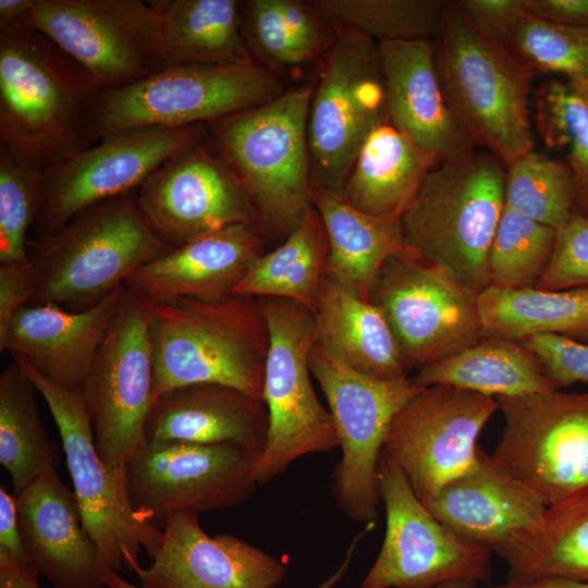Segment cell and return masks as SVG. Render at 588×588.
Masks as SVG:
<instances>
[{
	"mask_svg": "<svg viewBox=\"0 0 588 588\" xmlns=\"http://www.w3.org/2000/svg\"><path fill=\"white\" fill-rule=\"evenodd\" d=\"M99 89L35 27L0 34V145L45 170L94 144Z\"/></svg>",
	"mask_w": 588,
	"mask_h": 588,
	"instance_id": "cell-1",
	"label": "cell"
},
{
	"mask_svg": "<svg viewBox=\"0 0 588 588\" xmlns=\"http://www.w3.org/2000/svg\"><path fill=\"white\" fill-rule=\"evenodd\" d=\"M172 249L145 221L136 191L96 203L56 233L28 241L37 281L30 305L87 310Z\"/></svg>",
	"mask_w": 588,
	"mask_h": 588,
	"instance_id": "cell-2",
	"label": "cell"
},
{
	"mask_svg": "<svg viewBox=\"0 0 588 588\" xmlns=\"http://www.w3.org/2000/svg\"><path fill=\"white\" fill-rule=\"evenodd\" d=\"M148 309L157 399L184 385L220 383L262 400L269 329L257 298H177Z\"/></svg>",
	"mask_w": 588,
	"mask_h": 588,
	"instance_id": "cell-3",
	"label": "cell"
},
{
	"mask_svg": "<svg viewBox=\"0 0 588 588\" xmlns=\"http://www.w3.org/2000/svg\"><path fill=\"white\" fill-rule=\"evenodd\" d=\"M505 207V171L491 154L436 164L401 217L405 246L479 295Z\"/></svg>",
	"mask_w": 588,
	"mask_h": 588,
	"instance_id": "cell-4",
	"label": "cell"
},
{
	"mask_svg": "<svg viewBox=\"0 0 588 588\" xmlns=\"http://www.w3.org/2000/svg\"><path fill=\"white\" fill-rule=\"evenodd\" d=\"M314 84L211 124L212 144L248 194L258 223L286 236L314 208L307 124Z\"/></svg>",
	"mask_w": 588,
	"mask_h": 588,
	"instance_id": "cell-5",
	"label": "cell"
},
{
	"mask_svg": "<svg viewBox=\"0 0 588 588\" xmlns=\"http://www.w3.org/2000/svg\"><path fill=\"white\" fill-rule=\"evenodd\" d=\"M445 94L471 137L506 167L534 150L529 91L535 74L445 1L434 38Z\"/></svg>",
	"mask_w": 588,
	"mask_h": 588,
	"instance_id": "cell-6",
	"label": "cell"
},
{
	"mask_svg": "<svg viewBox=\"0 0 588 588\" xmlns=\"http://www.w3.org/2000/svg\"><path fill=\"white\" fill-rule=\"evenodd\" d=\"M283 91L275 74L257 62L168 66L134 84L99 91L91 135L97 143L136 126L209 125Z\"/></svg>",
	"mask_w": 588,
	"mask_h": 588,
	"instance_id": "cell-7",
	"label": "cell"
},
{
	"mask_svg": "<svg viewBox=\"0 0 588 588\" xmlns=\"http://www.w3.org/2000/svg\"><path fill=\"white\" fill-rule=\"evenodd\" d=\"M45 400L59 429L83 525L107 568L136 573L139 554L158 551L163 530L140 519L127 492L125 466L108 465L94 440L89 413L81 392L64 389L13 355Z\"/></svg>",
	"mask_w": 588,
	"mask_h": 588,
	"instance_id": "cell-8",
	"label": "cell"
},
{
	"mask_svg": "<svg viewBox=\"0 0 588 588\" xmlns=\"http://www.w3.org/2000/svg\"><path fill=\"white\" fill-rule=\"evenodd\" d=\"M257 302L269 329L262 392L269 427L256 467L258 485H266L298 458L338 448L339 438L310 379L309 356L316 344L313 309L282 298Z\"/></svg>",
	"mask_w": 588,
	"mask_h": 588,
	"instance_id": "cell-9",
	"label": "cell"
},
{
	"mask_svg": "<svg viewBox=\"0 0 588 588\" xmlns=\"http://www.w3.org/2000/svg\"><path fill=\"white\" fill-rule=\"evenodd\" d=\"M309 368L328 402L342 451L333 471L335 505L352 522L375 525L381 502L377 468L387 431L422 388L409 377L382 380L364 375L318 344L310 353Z\"/></svg>",
	"mask_w": 588,
	"mask_h": 588,
	"instance_id": "cell-10",
	"label": "cell"
},
{
	"mask_svg": "<svg viewBox=\"0 0 588 588\" xmlns=\"http://www.w3.org/2000/svg\"><path fill=\"white\" fill-rule=\"evenodd\" d=\"M339 30L314 85L307 136L313 187L341 195L366 139L388 119L378 44Z\"/></svg>",
	"mask_w": 588,
	"mask_h": 588,
	"instance_id": "cell-11",
	"label": "cell"
},
{
	"mask_svg": "<svg viewBox=\"0 0 588 588\" xmlns=\"http://www.w3.org/2000/svg\"><path fill=\"white\" fill-rule=\"evenodd\" d=\"M377 486L385 510V532L359 588H437L458 580L492 581V551L436 518L383 451Z\"/></svg>",
	"mask_w": 588,
	"mask_h": 588,
	"instance_id": "cell-12",
	"label": "cell"
},
{
	"mask_svg": "<svg viewBox=\"0 0 588 588\" xmlns=\"http://www.w3.org/2000/svg\"><path fill=\"white\" fill-rule=\"evenodd\" d=\"M478 295L408 248L378 270L368 296L383 315L407 372L481 336Z\"/></svg>",
	"mask_w": 588,
	"mask_h": 588,
	"instance_id": "cell-13",
	"label": "cell"
},
{
	"mask_svg": "<svg viewBox=\"0 0 588 588\" xmlns=\"http://www.w3.org/2000/svg\"><path fill=\"white\" fill-rule=\"evenodd\" d=\"M81 394L100 457L125 466L146 441L157 400L148 304L126 289Z\"/></svg>",
	"mask_w": 588,
	"mask_h": 588,
	"instance_id": "cell-14",
	"label": "cell"
},
{
	"mask_svg": "<svg viewBox=\"0 0 588 588\" xmlns=\"http://www.w3.org/2000/svg\"><path fill=\"white\" fill-rule=\"evenodd\" d=\"M504 417L492 456L547 507L588 488V392L495 397Z\"/></svg>",
	"mask_w": 588,
	"mask_h": 588,
	"instance_id": "cell-15",
	"label": "cell"
},
{
	"mask_svg": "<svg viewBox=\"0 0 588 588\" xmlns=\"http://www.w3.org/2000/svg\"><path fill=\"white\" fill-rule=\"evenodd\" d=\"M33 21L100 91L161 69L159 22L148 1L34 0Z\"/></svg>",
	"mask_w": 588,
	"mask_h": 588,
	"instance_id": "cell-16",
	"label": "cell"
},
{
	"mask_svg": "<svg viewBox=\"0 0 588 588\" xmlns=\"http://www.w3.org/2000/svg\"><path fill=\"white\" fill-rule=\"evenodd\" d=\"M259 457L233 444L146 440L125 464L130 501L152 525L181 511L238 505L258 486Z\"/></svg>",
	"mask_w": 588,
	"mask_h": 588,
	"instance_id": "cell-17",
	"label": "cell"
},
{
	"mask_svg": "<svg viewBox=\"0 0 588 588\" xmlns=\"http://www.w3.org/2000/svg\"><path fill=\"white\" fill-rule=\"evenodd\" d=\"M207 124L136 126L110 133L73 158L42 170L36 237L59 231L83 209L132 193L168 159L205 140Z\"/></svg>",
	"mask_w": 588,
	"mask_h": 588,
	"instance_id": "cell-18",
	"label": "cell"
},
{
	"mask_svg": "<svg viewBox=\"0 0 588 588\" xmlns=\"http://www.w3.org/2000/svg\"><path fill=\"white\" fill-rule=\"evenodd\" d=\"M498 409L495 397L452 385L425 387L392 419L383 452L425 503L475 463L479 434Z\"/></svg>",
	"mask_w": 588,
	"mask_h": 588,
	"instance_id": "cell-19",
	"label": "cell"
},
{
	"mask_svg": "<svg viewBox=\"0 0 588 588\" xmlns=\"http://www.w3.org/2000/svg\"><path fill=\"white\" fill-rule=\"evenodd\" d=\"M201 140L170 159L136 191L142 216L175 248L238 223H258L253 203L216 148Z\"/></svg>",
	"mask_w": 588,
	"mask_h": 588,
	"instance_id": "cell-20",
	"label": "cell"
},
{
	"mask_svg": "<svg viewBox=\"0 0 588 588\" xmlns=\"http://www.w3.org/2000/svg\"><path fill=\"white\" fill-rule=\"evenodd\" d=\"M197 515L166 519L151 563L135 573L142 588H274L285 578L280 560L233 535L209 536Z\"/></svg>",
	"mask_w": 588,
	"mask_h": 588,
	"instance_id": "cell-21",
	"label": "cell"
},
{
	"mask_svg": "<svg viewBox=\"0 0 588 588\" xmlns=\"http://www.w3.org/2000/svg\"><path fill=\"white\" fill-rule=\"evenodd\" d=\"M388 121L438 163L465 158L475 144L440 78L432 39L378 42Z\"/></svg>",
	"mask_w": 588,
	"mask_h": 588,
	"instance_id": "cell-22",
	"label": "cell"
},
{
	"mask_svg": "<svg viewBox=\"0 0 588 588\" xmlns=\"http://www.w3.org/2000/svg\"><path fill=\"white\" fill-rule=\"evenodd\" d=\"M424 504L454 532L497 554L539 527L548 509L480 446L475 463Z\"/></svg>",
	"mask_w": 588,
	"mask_h": 588,
	"instance_id": "cell-23",
	"label": "cell"
},
{
	"mask_svg": "<svg viewBox=\"0 0 588 588\" xmlns=\"http://www.w3.org/2000/svg\"><path fill=\"white\" fill-rule=\"evenodd\" d=\"M28 564L54 588H107V566L86 531L75 493L50 474L13 493Z\"/></svg>",
	"mask_w": 588,
	"mask_h": 588,
	"instance_id": "cell-24",
	"label": "cell"
},
{
	"mask_svg": "<svg viewBox=\"0 0 588 588\" xmlns=\"http://www.w3.org/2000/svg\"><path fill=\"white\" fill-rule=\"evenodd\" d=\"M264 242L256 224L238 223L198 236L136 270L126 290L147 304L232 295Z\"/></svg>",
	"mask_w": 588,
	"mask_h": 588,
	"instance_id": "cell-25",
	"label": "cell"
},
{
	"mask_svg": "<svg viewBox=\"0 0 588 588\" xmlns=\"http://www.w3.org/2000/svg\"><path fill=\"white\" fill-rule=\"evenodd\" d=\"M124 291V286L115 290L84 311L26 306L12 319L0 351L22 357L54 384L81 392Z\"/></svg>",
	"mask_w": 588,
	"mask_h": 588,
	"instance_id": "cell-26",
	"label": "cell"
},
{
	"mask_svg": "<svg viewBox=\"0 0 588 588\" xmlns=\"http://www.w3.org/2000/svg\"><path fill=\"white\" fill-rule=\"evenodd\" d=\"M262 400L220 383H197L160 395L148 417L146 440L233 444L261 455L268 437Z\"/></svg>",
	"mask_w": 588,
	"mask_h": 588,
	"instance_id": "cell-27",
	"label": "cell"
},
{
	"mask_svg": "<svg viewBox=\"0 0 588 588\" xmlns=\"http://www.w3.org/2000/svg\"><path fill=\"white\" fill-rule=\"evenodd\" d=\"M316 344L348 367L373 378L408 377L382 313L326 274L313 308Z\"/></svg>",
	"mask_w": 588,
	"mask_h": 588,
	"instance_id": "cell-28",
	"label": "cell"
},
{
	"mask_svg": "<svg viewBox=\"0 0 588 588\" xmlns=\"http://www.w3.org/2000/svg\"><path fill=\"white\" fill-rule=\"evenodd\" d=\"M311 203L328 238L327 274L368 302L372 281L382 264L394 253L407 248L401 219L367 215L342 195L313 187Z\"/></svg>",
	"mask_w": 588,
	"mask_h": 588,
	"instance_id": "cell-29",
	"label": "cell"
},
{
	"mask_svg": "<svg viewBox=\"0 0 588 588\" xmlns=\"http://www.w3.org/2000/svg\"><path fill=\"white\" fill-rule=\"evenodd\" d=\"M436 164L387 120L366 139L341 195L367 215L401 219Z\"/></svg>",
	"mask_w": 588,
	"mask_h": 588,
	"instance_id": "cell-30",
	"label": "cell"
},
{
	"mask_svg": "<svg viewBox=\"0 0 588 588\" xmlns=\"http://www.w3.org/2000/svg\"><path fill=\"white\" fill-rule=\"evenodd\" d=\"M158 16L161 69L255 62L235 0H149ZM160 69V70H161Z\"/></svg>",
	"mask_w": 588,
	"mask_h": 588,
	"instance_id": "cell-31",
	"label": "cell"
},
{
	"mask_svg": "<svg viewBox=\"0 0 588 588\" xmlns=\"http://www.w3.org/2000/svg\"><path fill=\"white\" fill-rule=\"evenodd\" d=\"M412 379L421 388L452 385L491 397L559 390L520 342L489 336L420 368Z\"/></svg>",
	"mask_w": 588,
	"mask_h": 588,
	"instance_id": "cell-32",
	"label": "cell"
},
{
	"mask_svg": "<svg viewBox=\"0 0 588 588\" xmlns=\"http://www.w3.org/2000/svg\"><path fill=\"white\" fill-rule=\"evenodd\" d=\"M509 583L539 578L588 581V488L547 509L542 523L499 554Z\"/></svg>",
	"mask_w": 588,
	"mask_h": 588,
	"instance_id": "cell-33",
	"label": "cell"
},
{
	"mask_svg": "<svg viewBox=\"0 0 588 588\" xmlns=\"http://www.w3.org/2000/svg\"><path fill=\"white\" fill-rule=\"evenodd\" d=\"M477 303L482 336L522 342L555 334L588 344V286L544 291L490 285Z\"/></svg>",
	"mask_w": 588,
	"mask_h": 588,
	"instance_id": "cell-34",
	"label": "cell"
},
{
	"mask_svg": "<svg viewBox=\"0 0 588 588\" xmlns=\"http://www.w3.org/2000/svg\"><path fill=\"white\" fill-rule=\"evenodd\" d=\"M328 254L326 230L313 208L282 245L254 261L233 294L282 298L313 309L327 274Z\"/></svg>",
	"mask_w": 588,
	"mask_h": 588,
	"instance_id": "cell-35",
	"label": "cell"
},
{
	"mask_svg": "<svg viewBox=\"0 0 588 588\" xmlns=\"http://www.w3.org/2000/svg\"><path fill=\"white\" fill-rule=\"evenodd\" d=\"M36 387L13 360L0 375V463L14 493L57 473L59 452L48 437L36 402Z\"/></svg>",
	"mask_w": 588,
	"mask_h": 588,
	"instance_id": "cell-36",
	"label": "cell"
},
{
	"mask_svg": "<svg viewBox=\"0 0 588 588\" xmlns=\"http://www.w3.org/2000/svg\"><path fill=\"white\" fill-rule=\"evenodd\" d=\"M242 32L249 50L279 66H296L319 54L326 20L311 4L296 0L241 2Z\"/></svg>",
	"mask_w": 588,
	"mask_h": 588,
	"instance_id": "cell-37",
	"label": "cell"
},
{
	"mask_svg": "<svg viewBox=\"0 0 588 588\" xmlns=\"http://www.w3.org/2000/svg\"><path fill=\"white\" fill-rule=\"evenodd\" d=\"M534 120L544 146L560 151L575 192L576 212L588 218V94L552 77L535 90Z\"/></svg>",
	"mask_w": 588,
	"mask_h": 588,
	"instance_id": "cell-38",
	"label": "cell"
},
{
	"mask_svg": "<svg viewBox=\"0 0 588 588\" xmlns=\"http://www.w3.org/2000/svg\"><path fill=\"white\" fill-rule=\"evenodd\" d=\"M445 1L438 0H314L310 4L329 22L382 41L433 39Z\"/></svg>",
	"mask_w": 588,
	"mask_h": 588,
	"instance_id": "cell-39",
	"label": "cell"
},
{
	"mask_svg": "<svg viewBox=\"0 0 588 588\" xmlns=\"http://www.w3.org/2000/svg\"><path fill=\"white\" fill-rule=\"evenodd\" d=\"M505 205L560 231L576 212L567 164L536 150L523 155L505 171Z\"/></svg>",
	"mask_w": 588,
	"mask_h": 588,
	"instance_id": "cell-40",
	"label": "cell"
},
{
	"mask_svg": "<svg viewBox=\"0 0 588 588\" xmlns=\"http://www.w3.org/2000/svg\"><path fill=\"white\" fill-rule=\"evenodd\" d=\"M558 231L505 205L489 254L490 285L536 287L553 255Z\"/></svg>",
	"mask_w": 588,
	"mask_h": 588,
	"instance_id": "cell-41",
	"label": "cell"
},
{
	"mask_svg": "<svg viewBox=\"0 0 588 588\" xmlns=\"http://www.w3.org/2000/svg\"><path fill=\"white\" fill-rule=\"evenodd\" d=\"M509 48L534 74H556L588 94V27L554 24L525 13L512 29Z\"/></svg>",
	"mask_w": 588,
	"mask_h": 588,
	"instance_id": "cell-42",
	"label": "cell"
},
{
	"mask_svg": "<svg viewBox=\"0 0 588 588\" xmlns=\"http://www.w3.org/2000/svg\"><path fill=\"white\" fill-rule=\"evenodd\" d=\"M42 204V170L0 145V265L29 261L27 233Z\"/></svg>",
	"mask_w": 588,
	"mask_h": 588,
	"instance_id": "cell-43",
	"label": "cell"
},
{
	"mask_svg": "<svg viewBox=\"0 0 588 588\" xmlns=\"http://www.w3.org/2000/svg\"><path fill=\"white\" fill-rule=\"evenodd\" d=\"M588 286V218L575 212L558 231L551 260L536 289L560 291Z\"/></svg>",
	"mask_w": 588,
	"mask_h": 588,
	"instance_id": "cell-44",
	"label": "cell"
},
{
	"mask_svg": "<svg viewBox=\"0 0 588 588\" xmlns=\"http://www.w3.org/2000/svg\"><path fill=\"white\" fill-rule=\"evenodd\" d=\"M520 343L538 358L556 389L588 383V344L555 334H537Z\"/></svg>",
	"mask_w": 588,
	"mask_h": 588,
	"instance_id": "cell-45",
	"label": "cell"
},
{
	"mask_svg": "<svg viewBox=\"0 0 588 588\" xmlns=\"http://www.w3.org/2000/svg\"><path fill=\"white\" fill-rule=\"evenodd\" d=\"M465 17L485 37L509 48L512 29L527 13L525 0H458L454 1Z\"/></svg>",
	"mask_w": 588,
	"mask_h": 588,
	"instance_id": "cell-46",
	"label": "cell"
},
{
	"mask_svg": "<svg viewBox=\"0 0 588 588\" xmlns=\"http://www.w3.org/2000/svg\"><path fill=\"white\" fill-rule=\"evenodd\" d=\"M36 289V274L30 261L0 265V341L14 316L30 305Z\"/></svg>",
	"mask_w": 588,
	"mask_h": 588,
	"instance_id": "cell-47",
	"label": "cell"
},
{
	"mask_svg": "<svg viewBox=\"0 0 588 588\" xmlns=\"http://www.w3.org/2000/svg\"><path fill=\"white\" fill-rule=\"evenodd\" d=\"M527 14L550 23L588 27V0H525Z\"/></svg>",
	"mask_w": 588,
	"mask_h": 588,
	"instance_id": "cell-48",
	"label": "cell"
},
{
	"mask_svg": "<svg viewBox=\"0 0 588 588\" xmlns=\"http://www.w3.org/2000/svg\"><path fill=\"white\" fill-rule=\"evenodd\" d=\"M0 560L27 562L17 519L14 494L0 487Z\"/></svg>",
	"mask_w": 588,
	"mask_h": 588,
	"instance_id": "cell-49",
	"label": "cell"
},
{
	"mask_svg": "<svg viewBox=\"0 0 588 588\" xmlns=\"http://www.w3.org/2000/svg\"><path fill=\"white\" fill-rule=\"evenodd\" d=\"M34 0H0V34L35 27Z\"/></svg>",
	"mask_w": 588,
	"mask_h": 588,
	"instance_id": "cell-50",
	"label": "cell"
},
{
	"mask_svg": "<svg viewBox=\"0 0 588 588\" xmlns=\"http://www.w3.org/2000/svg\"><path fill=\"white\" fill-rule=\"evenodd\" d=\"M38 576L27 562L0 560V588H41Z\"/></svg>",
	"mask_w": 588,
	"mask_h": 588,
	"instance_id": "cell-51",
	"label": "cell"
},
{
	"mask_svg": "<svg viewBox=\"0 0 588 588\" xmlns=\"http://www.w3.org/2000/svg\"><path fill=\"white\" fill-rule=\"evenodd\" d=\"M358 539H354L352 546L350 547L346 558L339 569L330 576L326 581L320 584L315 588H333L345 575L346 569L353 559V553L356 549ZM107 588H142L140 586L134 585L125 580L119 573L107 569Z\"/></svg>",
	"mask_w": 588,
	"mask_h": 588,
	"instance_id": "cell-52",
	"label": "cell"
},
{
	"mask_svg": "<svg viewBox=\"0 0 588 588\" xmlns=\"http://www.w3.org/2000/svg\"><path fill=\"white\" fill-rule=\"evenodd\" d=\"M492 588H588V581L565 578H539L526 583L492 584Z\"/></svg>",
	"mask_w": 588,
	"mask_h": 588,
	"instance_id": "cell-53",
	"label": "cell"
},
{
	"mask_svg": "<svg viewBox=\"0 0 588 588\" xmlns=\"http://www.w3.org/2000/svg\"><path fill=\"white\" fill-rule=\"evenodd\" d=\"M478 583L471 580H458L443 584L437 588H478Z\"/></svg>",
	"mask_w": 588,
	"mask_h": 588,
	"instance_id": "cell-54",
	"label": "cell"
}]
</instances>
